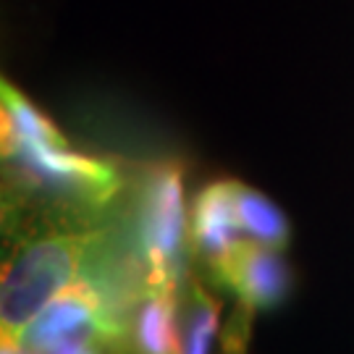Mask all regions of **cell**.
Here are the masks:
<instances>
[{
    "mask_svg": "<svg viewBox=\"0 0 354 354\" xmlns=\"http://www.w3.org/2000/svg\"><path fill=\"white\" fill-rule=\"evenodd\" d=\"M108 228H55L24 239L0 266V328L19 333L108 252Z\"/></svg>",
    "mask_w": 354,
    "mask_h": 354,
    "instance_id": "6da1fadb",
    "label": "cell"
},
{
    "mask_svg": "<svg viewBox=\"0 0 354 354\" xmlns=\"http://www.w3.org/2000/svg\"><path fill=\"white\" fill-rule=\"evenodd\" d=\"M189 250L184 168L174 160L150 165L134 194V263L145 289L178 291Z\"/></svg>",
    "mask_w": 354,
    "mask_h": 354,
    "instance_id": "7a4b0ae2",
    "label": "cell"
},
{
    "mask_svg": "<svg viewBox=\"0 0 354 354\" xmlns=\"http://www.w3.org/2000/svg\"><path fill=\"white\" fill-rule=\"evenodd\" d=\"M0 168L26 192L76 210H102L124 189L118 168L102 158L76 152L71 145L21 140Z\"/></svg>",
    "mask_w": 354,
    "mask_h": 354,
    "instance_id": "3957f363",
    "label": "cell"
},
{
    "mask_svg": "<svg viewBox=\"0 0 354 354\" xmlns=\"http://www.w3.org/2000/svg\"><path fill=\"white\" fill-rule=\"evenodd\" d=\"M207 270L218 286L236 297V302L257 313L279 307L291 289V268L283 252L252 239L236 241Z\"/></svg>",
    "mask_w": 354,
    "mask_h": 354,
    "instance_id": "277c9868",
    "label": "cell"
},
{
    "mask_svg": "<svg viewBox=\"0 0 354 354\" xmlns=\"http://www.w3.org/2000/svg\"><path fill=\"white\" fill-rule=\"evenodd\" d=\"M127 354H184L176 289H142L129 307Z\"/></svg>",
    "mask_w": 354,
    "mask_h": 354,
    "instance_id": "5b68a950",
    "label": "cell"
},
{
    "mask_svg": "<svg viewBox=\"0 0 354 354\" xmlns=\"http://www.w3.org/2000/svg\"><path fill=\"white\" fill-rule=\"evenodd\" d=\"M241 239H244V234H241L239 218H236L231 178L207 184L197 194L194 207H192V254L200 263H205V268H210Z\"/></svg>",
    "mask_w": 354,
    "mask_h": 354,
    "instance_id": "8992f818",
    "label": "cell"
},
{
    "mask_svg": "<svg viewBox=\"0 0 354 354\" xmlns=\"http://www.w3.org/2000/svg\"><path fill=\"white\" fill-rule=\"evenodd\" d=\"M231 189H234V205H236V218H239L244 239L260 241L266 247L283 252L291 241V223L283 210L250 184L231 178Z\"/></svg>",
    "mask_w": 354,
    "mask_h": 354,
    "instance_id": "52a82bcc",
    "label": "cell"
},
{
    "mask_svg": "<svg viewBox=\"0 0 354 354\" xmlns=\"http://www.w3.org/2000/svg\"><path fill=\"white\" fill-rule=\"evenodd\" d=\"M223 302L215 299L213 294L189 281V307H187V320H184V354H210L213 339L218 333Z\"/></svg>",
    "mask_w": 354,
    "mask_h": 354,
    "instance_id": "ba28073f",
    "label": "cell"
},
{
    "mask_svg": "<svg viewBox=\"0 0 354 354\" xmlns=\"http://www.w3.org/2000/svg\"><path fill=\"white\" fill-rule=\"evenodd\" d=\"M26 192L0 168V239L13 234L21 226V218L26 213Z\"/></svg>",
    "mask_w": 354,
    "mask_h": 354,
    "instance_id": "9c48e42d",
    "label": "cell"
},
{
    "mask_svg": "<svg viewBox=\"0 0 354 354\" xmlns=\"http://www.w3.org/2000/svg\"><path fill=\"white\" fill-rule=\"evenodd\" d=\"M254 313L257 310L236 302V310H234V315H231V320L226 323V330H223V354H247Z\"/></svg>",
    "mask_w": 354,
    "mask_h": 354,
    "instance_id": "30bf717a",
    "label": "cell"
}]
</instances>
